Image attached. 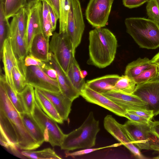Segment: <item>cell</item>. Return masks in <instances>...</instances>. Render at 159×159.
Here are the masks:
<instances>
[{"label":"cell","instance_id":"5","mask_svg":"<svg viewBox=\"0 0 159 159\" xmlns=\"http://www.w3.org/2000/svg\"><path fill=\"white\" fill-rule=\"evenodd\" d=\"M151 123L141 124L129 120L123 125L132 143L139 149L159 152V138L152 130Z\"/></svg>","mask_w":159,"mask_h":159},{"label":"cell","instance_id":"27","mask_svg":"<svg viewBox=\"0 0 159 159\" xmlns=\"http://www.w3.org/2000/svg\"><path fill=\"white\" fill-rule=\"evenodd\" d=\"M4 1H0V58L1 60L3 45L5 40L9 36L10 24L8 19L5 16L4 9Z\"/></svg>","mask_w":159,"mask_h":159},{"label":"cell","instance_id":"8","mask_svg":"<svg viewBox=\"0 0 159 159\" xmlns=\"http://www.w3.org/2000/svg\"><path fill=\"white\" fill-rule=\"evenodd\" d=\"M70 2L67 32L75 53L76 48L81 42L85 24L79 0H70Z\"/></svg>","mask_w":159,"mask_h":159},{"label":"cell","instance_id":"4","mask_svg":"<svg viewBox=\"0 0 159 159\" xmlns=\"http://www.w3.org/2000/svg\"><path fill=\"white\" fill-rule=\"evenodd\" d=\"M127 32L141 48L159 47V24L149 19L129 17L125 20Z\"/></svg>","mask_w":159,"mask_h":159},{"label":"cell","instance_id":"31","mask_svg":"<svg viewBox=\"0 0 159 159\" xmlns=\"http://www.w3.org/2000/svg\"><path fill=\"white\" fill-rule=\"evenodd\" d=\"M136 84L134 80L128 76L124 75L120 76L116 83L114 90L125 93L132 94L134 92Z\"/></svg>","mask_w":159,"mask_h":159},{"label":"cell","instance_id":"23","mask_svg":"<svg viewBox=\"0 0 159 159\" xmlns=\"http://www.w3.org/2000/svg\"><path fill=\"white\" fill-rule=\"evenodd\" d=\"M35 100L43 111L57 123L62 124L64 120L60 116L51 102L36 88H35Z\"/></svg>","mask_w":159,"mask_h":159},{"label":"cell","instance_id":"10","mask_svg":"<svg viewBox=\"0 0 159 159\" xmlns=\"http://www.w3.org/2000/svg\"><path fill=\"white\" fill-rule=\"evenodd\" d=\"M114 0H89L85 15L88 22L95 28L107 24Z\"/></svg>","mask_w":159,"mask_h":159},{"label":"cell","instance_id":"6","mask_svg":"<svg viewBox=\"0 0 159 159\" xmlns=\"http://www.w3.org/2000/svg\"><path fill=\"white\" fill-rule=\"evenodd\" d=\"M32 115L41 128L44 134L45 142L53 147H60L65 134L57 122L46 114L35 101Z\"/></svg>","mask_w":159,"mask_h":159},{"label":"cell","instance_id":"43","mask_svg":"<svg viewBox=\"0 0 159 159\" xmlns=\"http://www.w3.org/2000/svg\"><path fill=\"white\" fill-rule=\"evenodd\" d=\"M149 0H123V5L125 7L132 8L139 7Z\"/></svg>","mask_w":159,"mask_h":159},{"label":"cell","instance_id":"16","mask_svg":"<svg viewBox=\"0 0 159 159\" xmlns=\"http://www.w3.org/2000/svg\"><path fill=\"white\" fill-rule=\"evenodd\" d=\"M2 58L5 80L16 92L13 80L12 72L13 67L19 65V61L13 51L9 37L4 42Z\"/></svg>","mask_w":159,"mask_h":159},{"label":"cell","instance_id":"41","mask_svg":"<svg viewBox=\"0 0 159 159\" xmlns=\"http://www.w3.org/2000/svg\"><path fill=\"white\" fill-rule=\"evenodd\" d=\"M45 62L29 54L25 58L24 65L25 66H34L39 67L41 69L45 65Z\"/></svg>","mask_w":159,"mask_h":159},{"label":"cell","instance_id":"46","mask_svg":"<svg viewBox=\"0 0 159 159\" xmlns=\"http://www.w3.org/2000/svg\"><path fill=\"white\" fill-rule=\"evenodd\" d=\"M48 6L53 30L54 31L56 29L57 20L58 19L53 10L49 5Z\"/></svg>","mask_w":159,"mask_h":159},{"label":"cell","instance_id":"22","mask_svg":"<svg viewBox=\"0 0 159 159\" xmlns=\"http://www.w3.org/2000/svg\"><path fill=\"white\" fill-rule=\"evenodd\" d=\"M24 124L34 139L41 146L45 141L44 133L31 114L27 112L20 113Z\"/></svg>","mask_w":159,"mask_h":159},{"label":"cell","instance_id":"51","mask_svg":"<svg viewBox=\"0 0 159 159\" xmlns=\"http://www.w3.org/2000/svg\"><path fill=\"white\" fill-rule=\"evenodd\" d=\"M157 77L159 78V69L158 68L157 74Z\"/></svg>","mask_w":159,"mask_h":159},{"label":"cell","instance_id":"37","mask_svg":"<svg viewBox=\"0 0 159 159\" xmlns=\"http://www.w3.org/2000/svg\"><path fill=\"white\" fill-rule=\"evenodd\" d=\"M149 19L159 24V7L156 0H149L146 6Z\"/></svg>","mask_w":159,"mask_h":159},{"label":"cell","instance_id":"28","mask_svg":"<svg viewBox=\"0 0 159 159\" xmlns=\"http://www.w3.org/2000/svg\"><path fill=\"white\" fill-rule=\"evenodd\" d=\"M29 85H26L18 95L20 98L26 112L32 113L35 101V89Z\"/></svg>","mask_w":159,"mask_h":159},{"label":"cell","instance_id":"2","mask_svg":"<svg viewBox=\"0 0 159 159\" xmlns=\"http://www.w3.org/2000/svg\"><path fill=\"white\" fill-rule=\"evenodd\" d=\"M89 39L88 64L99 68L110 65L114 59L117 46L115 36L107 29L95 28L89 32Z\"/></svg>","mask_w":159,"mask_h":159},{"label":"cell","instance_id":"12","mask_svg":"<svg viewBox=\"0 0 159 159\" xmlns=\"http://www.w3.org/2000/svg\"><path fill=\"white\" fill-rule=\"evenodd\" d=\"M27 7L28 11V20L25 40L27 49L29 52L32 40L35 35L39 33H43L42 2L39 1Z\"/></svg>","mask_w":159,"mask_h":159},{"label":"cell","instance_id":"19","mask_svg":"<svg viewBox=\"0 0 159 159\" xmlns=\"http://www.w3.org/2000/svg\"><path fill=\"white\" fill-rule=\"evenodd\" d=\"M103 124L105 129L125 146L132 143L123 125L118 123L111 115L105 117Z\"/></svg>","mask_w":159,"mask_h":159},{"label":"cell","instance_id":"9","mask_svg":"<svg viewBox=\"0 0 159 159\" xmlns=\"http://www.w3.org/2000/svg\"><path fill=\"white\" fill-rule=\"evenodd\" d=\"M21 70L26 80V85L32 86L35 88L53 92L61 91L57 80L48 76L39 66H25L20 65Z\"/></svg>","mask_w":159,"mask_h":159},{"label":"cell","instance_id":"29","mask_svg":"<svg viewBox=\"0 0 159 159\" xmlns=\"http://www.w3.org/2000/svg\"><path fill=\"white\" fill-rule=\"evenodd\" d=\"M21 153L23 156L31 159H61V157L50 148H48L38 151L25 150L22 151Z\"/></svg>","mask_w":159,"mask_h":159},{"label":"cell","instance_id":"17","mask_svg":"<svg viewBox=\"0 0 159 159\" xmlns=\"http://www.w3.org/2000/svg\"><path fill=\"white\" fill-rule=\"evenodd\" d=\"M38 89L51 102L63 120H67L73 101L61 91L53 92Z\"/></svg>","mask_w":159,"mask_h":159},{"label":"cell","instance_id":"3","mask_svg":"<svg viewBox=\"0 0 159 159\" xmlns=\"http://www.w3.org/2000/svg\"><path fill=\"white\" fill-rule=\"evenodd\" d=\"M100 130L99 120L90 111L81 125L67 134H65L60 146L67 151L91 148L95 145L97 135Z\"/></svg>","mask_w":159,"mask_h":159},{"label":"cell","instance_id":"20","mask_svg":"<svg viewBox=\"0 0 159 159\" xmlns=\"http://www.w3.org/2000/svg\"><path fill=\"white\" fill-rule=\"evenodd\" d=\"M49 41L42 32L36 34L32 40L29 53L43 61H48Z\"/></svg>","mask_w":159,"mask_h":159},{"label":"cell","instance_id":"11","mask_svg":"<svg viewBox=\"0 0 159 159\" xmlns=\"http://www.w3.org/2000/svg\"><path fill=\"white\" fill-rule=\"evenodd\" d=\"M148 104V109L153 111L154 116L159 114V78L137 84L132 94Z\"/></svg>","mask_w":159,"mask_h":159},{"label":"cell","instance_id":"32","mask_svg":"<svg viewBox=\"0 0 159 159\" xmlns=\"http://www.w3.org/2000/svg\"><path fill=\"white\" fill-rule=\"evenodd\" d=\"M59 33L67 32L68 16L70 7V0H60Z\"/></svg>","mask_w":159,"mask_h":159},{"label":"cell","instance_id":"49","mask_svg":"<svg viewBox=\"0 0 159 159\" xmlns=\"http://www.w3.org/2000/svg\"><path fill=\"white\" fill-rule=\"evenodd\" d=\"M38 1L39 0H25V6H30Z\"/></svg>","mask_w":159,"mask_h":159},{"label":"cell","instance_id":"30","mask_svg":"<svg viewBox=\"0 0 159 159\" xmlns=\"http://www.w3.org/2000/svg\"><path fill=\"white\" fill-rule=\"evenodd\" d=\"M42 28L43 32L46 39L49 41V38L54 32L51 21L48 5L42 1Z\"/></svg>","mask_w":159,"mask_h":159},{"label":"cell","instance_id":"33","mask_svg":"<svg viewBox=\"0 0 159 159\" xmlns=\"http://www.w3.org/2000/svg\"><path fill=\"white\" fill-rule=\"evenodd\" d=\"M14 16L16 19L20 34L21 37L25 40V36L28 20V11L27 7L26 6L22 7Z\"/></svg>","mask_w":159,"mask_h":159},{"label":"cell","instance_id":"34","mask_svg":"<svg viewBox=\"0 0 159 159\" xmlns=\"http://www.w3.org/2000/svg\"><path fill=\"white\" fill-rule=\"evenodd\" d=\"M25 6V0H5L4 9L6 17H13L22 7Z\"/></svg>","mask_w":159,"mask_h":159},{"label":"cell","instance_id":"36","mask_svg":"<svg viewBox=\"0 0 159 159\" xmlns=\"http://www.w3.org/2000/svg\"><path fill=\"white\" fill-rule=\"evenodd\" d=\"M157 66L156 65L154 64L133 79L137 85L148 81L156 78L157 74Z\"/></svg>","mask_w":159,"mask_h":159},{"label":"cell","instance_id":"18","mask_svg":"<svg viewBox=\"0 0 159 159\" xmlns=\"http://www.w3.org/2000/svg\"><path fill=\"white\" fill-rule=\"evenodd\" d=\"M9 37L13 51L19 60L23 61L28 55V52L25 40L21 37L15 16L10 24Z\"/></svg>","mask_w":159,"mask_h":159},{"label":"cell","instance_id":"53","mask_svg":"<svg viewBox=\"0 0 159 159\" xmlns=\"http://www.w3.org/2000/svg\"><path fill=\"white\" fill-rule=\"evenodd\" d=\"M157 65V68L159 69V65Z\"/></svg>","mask_w":159,"mask_h":159},{"label":"cell","instance_id":"48","mask_svg":"<svg viewBox=\"0 0 159 159\" xmlns=\"http://www.w3.org/2000/svg\"><path fill=\"white\" fill-rule=\"evenodd\" d=\"M150 62L156 65H159V52L150 60Z\"/></svg>","mask_w":159,"mask_h":159},{"label":"cell","instance_id":"39","mask_svg":"<svg viewBox=\"0 0 159 159\" xmlns=\"http://www.w3.org/2000/svg\"><path fill=\"white\" fill-rule=\"evenodd\" d=\"M122 145H123L122 143H115L109 146H107L99 148H89L84 149L83 150H80L78 151L72 152H68V151H67L65 153L66 157H68L70 156L72 157H74L76 156L87 154L90 153L92 152L95 151L102 149L105 148L117 147L121 146Z\"/></svg>","mask_w":159,"mask_h":159},{"label":"cell","instance_id":"25","mask_svg":"<svg viewBox=\"0 0 159 159\" xmlns=\"http://www.w3.org/2000/svg\"><path fill=\"white\" fill-rule=\"evenodd\" d=\"M79 66L73 57L66 74L74 86L80 92L86 84L84 79L81 77Z\"/></svg>","mask_w":159,"mask_h":159},{"label":"cell","instance_id":"52","mask_svg":"<svg viewBox=\"0 0 159 159\" xmlns=\"http://www.w3.org/2000/svg\"><path fill=\"white\" fill-rule=\"evenodd\" d=\"M156 0L157 1V3H158V7H159V0Z\"/></svg>","mask_w":159,"mask_h":159},{"label":"cell","instance_id":"45","mask_svg":"<svg viewBox=\"0 0 159 159\" xmlns=\"http://www.w3.org/2000/svg\"><path fill=\"white\" fill-rule=\"evenodd\" d=\"M45 62V65L41 68L42 70L50 77L52 79L57 80V74L55 70L48 62Z\"/></svg>","mask_w":159,"mask_h":159},{"label":"cell","instance_id":"21","mask_svg":"<svg viewBox=\"0 0 159 159\" xmlns=\"http://www.w3.org/2000/svg\"><path fill=\"white\" fill-rule=\"evenodd\" d=\"M120 76L117 75H109L87 80L86 85L99 93L114 90V86Z\"/></svg>","mask_w":159,"mask_h":159},{"label":"cell","instance_id":"14","mask_svg":"<svg viewBox=\"0 0 159 159\" xmlns=\"http://www.w3.org/2000/svg\"><path fill=\"white\" fill-rule=\"evenodd\" d=\"M80 96L87 102L98 105L120 116L124 117L126 111L102 94L86 85L80 91Z\"/></svg>","mask_w":159,"mask_h":159},{"label":"cell","instance_id":"7","mask_svg":"<svg viewBox=\"0 0 159 159\" xmlns=\"http://www.w3.org/2000/svg\"><path fill=\"white\" fill-rule=\"evenodd\" d=\"M49 51L54 55L66 73L75 54L67 32L53 33L49 43Z\"/></svg>","mask_w":159,"mask_h":159},{"label":"cell","instance_id":"40","mask_svg":"<svg viewBox=\"0 0 159 159\" xmlns=\"http://www.w3.org/2000/svg\"><path fill=\"white\" fill-rule=\"evenodd\" d=\"M126 111L150 120H152L154 116L153 111L141 107H132Z\"/></svg>","mask_w":159,"mask_h":159},{"label":"cell","instance_id":"50","mask_svg":"<svg viewBox=\"0 0 159 159\" xmlns=\"http://www.w3.org/2000/svg\"><path fill=\"white\" fill-rule=\"evenodd\" d=\"M80 74L82 78L84 79L88 74L87 72L85 70H81Z\"/></svg>","mask_w":159,"mask_h":159},{"label":"cell","instance_id":"24","mask_svg":"<svg viewBox=\"0 0 159 159\" xmlns=\"http://www.w3.org/2000/svg\"><path fill=\"white\" fill-rule=\"evenodd\" d=\"M150 61V60L147 57L138 58L127 65L125 75L133 79L155 64L151 63Z\"/></svg>","mask_w":159,"mask_h":159},{"label":"cell","instance_id":"15","mask_svg":"<svg viewBox=\"0 0 159 159\" xmlns=\"http://www.w3.org/2000/svg\"><path fill=\"white\" fill-rule=\"evenodd\" d=\"M101 94L126 111L132 107H141L148 109L147 103L133 94H127L114 90Z\"/></svg>","mask_w":159,"mask_h":159},{"label":"cell","instance_id":"47","mask_svg":"<svg viewBox=\"0 0 159 159\" xmlns=\"http://www.w3.org/2000/svg\"><path fill=\"white\" fill-rule=\"evenodd\" d=\"M151 125L152 130L159 138V121H152Z\"/></svg>","mask_w":159,"mask_h":159},{"label":"cell","instance_id":"42","mask_svg":"<svg viewBox=\"0 0 159 159\" xmlns=\"http://www.w3.org/2000/svg\"><path fill=\"white\" fill-rule=\"evenodd\" d=\"M124 117L129 120L138 123L143 124H149L152 120H150L138 115L126 111Z\"/></svg>","mask_w":159,"mask_h":159},{"label":"cell","instance_id":"35","mask_svg":"<svg viewBox=\"0 0 159 159\" xmlns=\"http://www.w3.org/2000/svg\"><path fill=\"white\" fill-rule=\"evenodd\" d=\"M12 77L16 92L20 93L27 85L26 80L19 65L14 67L12 69Z\"/></svg>","mask_w":159,"mask_h":159},{"label":"cell","instance_id":"1","mask_svg":"<svg viewBox=\"0 0 159 159\" xmlns=\"http://www.w3.org/2000/svg\"><path fill=\"white\" fill-rule=\"evenodd\" d=\"M0 128L10 140L20 149L33 150L39 144L26 130L20 115L12 105L0 82Z\"/></svg>","mask_w":159,"mask_h":159},{"label":"cell","instance_id":"13","mask_svg":"<svg viewBox=\"0 0 159 159\" xmlns=\"http://www.w3.org/2000/svg\"><path fill=\"white\" fill-rule=\"evenodd\" d=\"M48 62L56 70L57 81L61 92L73 102L80 96V92L73 85L67 74L59 64L54 55L49 51Z\"/></svg>","mask_w":159,"mask_h":159},{"label":"cell","instance_id":"26","mask_svg":"<svg viewBox=\"0 0 159 159\" xmlns=\"http://www.w3.org/2000/svg\"><path fill=\"white\" fill-rule=\"evenodd\" d=\"M0 82L2 83L8 98L17 111L19 113L26 112L18 93L7 83L5 80L4 75L1 73Z\"/></svg>","mask_w":159,"mask_h":159},{"label":"cell","instance_id":"38","mask_svg":"<svg viewBox=\"0 0 159 159\" xmlns=\"http://www.w3.org/2000/svg\"><path fill=\"white\" fill-rule=\"evenodd\" d=\"M0 129V143L1 145L9 150L15 155L20 157V154L17 148L10 140L3 130L1 128Z\"/></svg>","mask_w":159,"mask_h":159},{"label":"cell","instance_id":"44","mask_svg":"<svg viewBox=\"0 0 159 159\" xmlns=\"http://www.w3.org/2000/svg\"><path fill=\"white\" fill-rule=\"evenodd\" d=\"M41 1H44L47 3L55 11L59 19L60 15V0H39Z\"/></svg>","mask_w":159,"mask_h":159}]
</instances>
